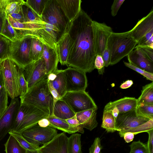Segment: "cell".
<instances>
[{
	"instance_id": "obj_1",
	"label": "cell",
	"mask_w": 153,
	"mask_h": 153,
	"mask_svg": "<svg viewBox=\"0 0 153 153\" xmlns=\"http://www.w3.org/2000/svg\"><path fill=\"white\" fill-rule=\"evenodd\" d=\"M93 20L82 9L69 24L66 32L71 44L67 65L90 72L94 69L96 56L94 47Z\"/></svg>"
},
{
	"instance_id": "obj_2",
	"label": "cell",
	"mask_w": 153,
	"mask_h": 153,
	"mask_svg": "<svg viewBox=\"0 0 153 153\" xmlns=\"http://www.w3.org/2000/svg\"><path fill=\"white\" fill-rule=\"evenodd\" d=\"M20 99V104L34 106L48 116L52 115L54 100L49 89L47 78L35 84Z\"/></svg>"
},
{
	"instance_id": "obj_3",
	"label": "cell",
	"mask_w": 153,
	"mask_h": 153,
	"mask_svg": "<svg viewBox=\"0 0 153 153\" xmlns=\"http://www.w3.org/2000/svg\"><path fill=\"white\" fill-rule=\"evenodd\" d=\"M137 45L129 31L123 33L112 32L108 40L107 47L109 50V65H115L127 56Z\"/></svg>"
},
{
	"instance_id": "obj_4",
	"label": "cell",
	"mask_w": 153,
	"mask_h": 153,
	"mask_svg": "<svg viewBox=\"0 0 153 153\" xmlns=\"http://www.w3.org/2000/svg\"><path fill=\"white\" fill-rule=\"evenodd\" d=\"M47 117L45 113L34 106L20 104L12 130L22 133Z\"/></svg>"
},
{
	"instance_id": "obj_5",
	"label": "cell",
	"mask_w": 153,
	"mask_h": 153,
	"mask_svg": "<svg viewBox=\"0 0 153 153\" xmlns=\"http://www.w3.org/2000/svg\"><path fill=\"white\" fill-rule=\"evenodd\" d=\"M19 66L12 59L8 58L1 62L0 70L4 88L11 99L20 95L18 84Z\"/></svg>"
},
{
	"instance_id": "obj_6",
	"label": "cell",
	"mask_w": 153,
	"mask_h": 153,
	"mask_svg": "<svg viewBox=\"0 0 153 153\" xmlns=\"http://www.w3.org/2000/svg\"><path fill=\"white\" fill-rule=\"evenodd\" d=\"M32 37L25 36L11 42L9 59L23 69L33 62L30 53Z\"/></svg>"
},
{
	"instance_id": "obj_7",
	"label": "cell",
	"mask_w": 153,
	"mask_h": 153,
	"mask_svg": "<svg viewBox=\"0 0 153 153\" xmlns=\"http://www.w3.org/2000/svg\"><path fill=\"white\" fill-rule=\"evenodd\" d=\"M41 19L42 21L54 26L63 36L66 33L70 22L56 0H48Z\"/></svg>"
},
{
	"instance_id": "obj_8",
	"label": "cell",
	"mask_w": 153,
	"mask_h": 153,
	"mask_svg": "<svg viewBox=\"0 0 153 153\" xmlns=\"http://www.w3.org/2000/svg\"><path fill=\"white\" fill-rule=\"evenodd\" d=\"M22 134L29 142L38 147L48 143L57 134L55 128L49 126L43 128L37 124L24 131Z\"/></svg>"
},
{
	"instance_id": "obj_9",
	"label": "cell",
	"mask_w": 153,
	"mask_h": 153,
	"mask_svg": "<svg viewBox=\"0 0 153 153\" xmlns=\"http://www.w3.org/2000/svg\"><path fill=\"white\" fill-rule=\"evenodd\" d=\"M61 99L76 113L92 108H98L94 100L85 91H68Z\"/></svg>"
},
{
	"instance_id": "obj_10",
	"label": "cell",
	"mask_w": 153,
	"mask_h": 153,
	"mask_svg": "<svg viewBox=\"0 0 153 153\" xmlns=\"http://www.w3.org/2000/svg\"><path fill=\"white\" fill-rule=\"evenodd\" d=\"M133 38L138 46H144L147 41L153 36V10L146 16L139 20L129 31Z\"/></svg>"
},
{
	"instance_id": "obj_11",
	"label": "cell",
	"mask_w": 153,
	"mask_h": 153,
	"mask_svg": "<svg viewBox=\"0 0 153 153\" xmlns=\"http://www.w3.org/2000/svg\"><path fill=\"white\" fill-rule=\"evenodd\" d=\"M149 120L138 115L135 108L126 112L119 114L116 119V130L120 136L122 137L126 131L143 124Z\"/></svg>"
},
{
	"instance_id": "obj_12",
	"label": "cell",
	"mask_w": 153,
	"mask_h": 153,
	"mask_svg": "<svg viewBox=\"0 0 153 153\" xmlns=\"http://www.w3.org/2000/svg\"><path fill=\"white\" fill-rule=\"evenodd\" d=\"M23 70L28 91L36 83L47 78L48 75L46 73L44 62L42 57L29 64Z\"/></svg>"
},
{
	"instance_id": "obj_13",
	"label": "cell",
	"mask_w": 153,
	"mask_h": 153,
	"mask_svg": "<svg viewBox=\"0 0 153 153\" xmlns=\"http://www.w3.org/2000/svg\"><path fill=\"white\" fill-rule=\"evenodd\" d=\"M63 70L66 81L67 92L85 91L88 85L85 72L71 67Z\"/></svg>"
},
{
	"instance_id": "obj_14",
	"label": "cell",
	"mask_w": 153,
	"mask_h": 153,
	"mask_svg": "<svg viewBox=\"0 0 153 153\" xmlns=\"http://www.w3.org/2000/svg\"><path fill=\"white\" fill-rule=\"evenodd\" d=\"M20 105L18 98L12 99L10 105L0 118V141L13 129Z\"/></svg>"
},
{
	"instance_id": "obj_15",
	"label": "cell",
	"mask_w": 153,
	"mask_h": 153,
	"mask_svg": "<svg viewBox=\"0 0 153 153\" xmlns=\"http://www.w3.org/2000/svg\"><path fill=\"white\" fill-rule=\"evenodd\" d=\"M94 47L96 55L101 56L107 46L108 39L113 32L111 28L104 23L93 20Z\"/></svg>"
},
{
	"instance_id": "obj_16",
	"label": "cell",
	"mask_w": 153,
	"mask_h": 153,
	"mask_svg": "<svg viewBox=\"0 0 153 153\" xmlns=\"http://www.w3.org/2000/svg\"><path fill=\"white\" fill-rule=\"evenodd\" d=\"M68 137L64 132L57 134L52 139L39 147L40 153H68Z\"/></svg>"
},
{
	"instance_id": "obj_17",
	"label": "cell",
	"mask_w": 153,
	"mask_h": 153,
	"mask_svg": "<svg viewBox=\"0 0 153 153\" xmlns=\"http://www.w3.org/2000/svg\"><path fill=\"white\" fill-rule=\"evenodd\" d=\"M129 63L149 73H153V62L149 59L141 48L137 45L127 56Z\"/></svg>"
},
{
	"instance_id": "obj_18",
	"label": "cell",
	"mask_w": 153,
	"mask_h": 153,
	"mask_svg": "<svg viewBox=\"0 0 153 153\" xmlns=\"http://www.w3.org/2000/svg\"><path fill=\"white\" fill-rule=\"evenodd\" d=\"M10 24L15 29L20 37L30 36H33L34 33L39 29L45 27V22L41 23H22L18 22L10 15H7Z\"/></svg>"
},
{
	"instance_id": "obj_19",
	"label": "cell",
	"mask_w": 153,
	"mask_h": 153,
	"mask_svg": "<svg viewBox=\"0 0 153 153\" xmlns=\"http://www.w3.org/2000/svg\"><path fill=\"white\" fill-rule=\"evenodd\" d=\"M42 57L44 62L47 74L48 75L51 73H55L58 70L57 65L59 62L57 49L44 44Z\"/></svg>"
},
{
	"instance_id": "obj_20",
	"label": "cell",
	"mask_w": 153,
	"mask_h": 153,
	"mask_svg": "<svg viewBox=\"0 0 153 153\" xmlns=\"http://www.w3.org/2000/svg\"><path fill=\"white\" fill-rule=\"evenodd\" d=\"M97 109L92 108L81 111L76 113L75 117L82 127L91 131L98 125L96 120Z\"/></svg>"
},
{
	"instance_id": "obj_21",
	"label": "cell",
	"mask_w": 153,
	"mask_h": 153,
	"mask_svg": "<svg viewBox=\"0 0 153 153\" xmlns=\"http://www.w3.org/2000/svg\"><path fill=\"white\" fill-rule=\"evenodd\" d=\"M137 99L134 97H125L114 101L108 103L105 106L104 110H109L116 107L119 113L126 112L136 108Z\"/></svg>"
},
{
	"instance_id": "obj_22",
	"label": "cell",
	"mask_w": 153,
	"mask_h": 153,
	"mask_svg": "<svg viewBox=\"0 0 153 153\" xmlns=\"http://www.w3.org/2000/svg\"><path fill=\"white\" fill-rule=\"evenodd\" d=\"M70 22L77 16L81 9V0H56Z\"/></svg>"
},
{
	"instance_id": "obj_23",
	"label": "cell",
	"mask_w": 153,
	"mask_h": 153,
	"mask_svg": "<svg viewBox=\"0 0 153 153\" xmlns=\"http://www.w3.org/2000/svg\"><path fill=\"white\" fill-rule=\"evenodd\" d=\"M46 118L49 121L50 126L64 132L69 134L76 132L82 134L84 133L83 128L80 126L77 127L72 126L68 124L65 120L58 118L53 115L48 116Z\"/></svg>"
},
{
	"instance_id": "obj_24",
	"label": "cell",
	"mask_w": 153,
	"mask_h": 153,
	"mask_svg": "<svg viewBox=\"0 0 153 153\" xmlns=\"http://www.w3.org/2000/svg\"><path fill=\"white\" fill-rule=\"evenodd\" d=\"M71 44V38L67 32H66L57 43L56 49L59 62L62 65H67Z\"/></svg>"
},
{
	"instance_id": "obj_25",
	"label": "cell",
	"mask_w": 153,
	"mask_h": 153,
	"mask_svg": "<svg viewBox=\"0 0 153 153\" xmlns=\"http://www.w3.org/2000/svg\"><path fill=\"white\" fill-rule=\"evenodd\" d=\"M75 114L63 100L61 99L54 102L52 115L66 120L74 117Z\"/></svg>"
},
{
	"instance_id": "obj_26",
	"label": "cell",
	"mask_w": 153,
	"mask_h": 153,
	"mask_svg": "<svg viewBox=\"0 0 153 153\" xmlns=\"http://www.w3.org/2000/svg\"><path fill=\"white\" fill-rule=\"evenodd\" d=\"M54 80L49 81L61 98L67 92L66 81L63 70H58Z\"/></svg>"
},
{
	"instance_id": "obj_27",
	"label": "cell",
	"mask_w": 153,
	"mask_h": 153,
	"mask_svg": "<svg viewBox=\"0 0 153 153\" xmlns=\"http://www.w3.org/2000/svg\"><path fill=\"white\" fill-rule=\"evenodd\" d=\"M81 134H72L68 139V153H82L81 150Z\"/></svg>"
},
{
	"instance_id": "obj_28",
	"label": "cell",
	"mask_w": 153,
	"mask_h": 153,
	"mask_svg": "<svg viewBox=\"0 0 153 153\" xmlns=\"http://www.w3.org/2000/svg\"><path fill=\"white\" fill-rule=\"evenodd\" d=\"M137 105L140 104H153V83L143 87L140 96L137 99Z\"/></svg>"
},
{
	"instance_id": "obj_29",
	"label": "cell",
	"mask_w": 153,
	"mask_h": 153,
	"mask_svg": "<svg viewBox=\"0 0 153 153\" xmlns=\"http://www.w3.org/2000/svg\"><path fill=\"white\" fill-rule=\"evenodd\" d=\"M22 11L25 23H36L44 22L26 4V1H25L22 5Z\"/></svg>"
},
{
	"instance_id": "obj_30",
	"label": "cell",
	"mask_w": 153,
	"mask_h": 153,
	"mask_svg": "<svg viewBox=\"0 0 153 153\" xmlns=\"http://www.w3.org/2000/svg\"><path fill=\"white\" fill-rule=\"evenodd\" d=\"M4 147L5 153H26L27 151L10 135L4 144Z\"/></svg>"
},
{
	"instance_id": "obj_31",
	"label": "cell",
	"mask_w": 153,
	"mask_h": 153,
	"mask_svg": "<svg viewBox=\"0 0 153 153\" xmlns=\"http://www.w3.org/2000/svg\"><path fill=\"white\" fill-rule=\"evenodd\" d=\"M116 120L109 111L104 110L101 127L105 129L107 132H114L116 131Z\"/></svg>"
},
{
	"instance_id": "obj_32",
	"label": "cell",
	"mask_w": 153,
	"mask_h": 153,
	"mask_svg": "<svg viewBox=\"0 0 153 153\" xmlns=\"http://www.w3.org/2000/svg\"><path fill=\"white\" fill-rule=\"evenodd\" d=\"M44 44L38 39L35 37H32L30 53L33 62L41 58L43 53Z\"/></svg>"
},
{
	"instance_id": "obj_33",
	"label": "cell",
	"mask_w": 153,
	"mask_h": 153,
	"mask_svg": "<svg viewBox=\"0 0 153 153\" xmlns=\"http://www.w3.org/2000/svg\"><path fill=\"white\" fill-rule=\"evenodd\" d=\"M11 41L0 34V61L9 59Z\"/></svg>"
},
{
	"instance_id": "obj_34",
	"label": "cell",
	"mask_w": 153,
	"mask_h": 153,
	"mask_svg": "<svg viewBox=\"0 0 153 153\" xmlns=\"http://www.w3.org/2000/svg\"><path fill=\"white\" fill-rule=\"evenodd\" d=\"M17 141L20 144L27 150L34 151L39 149L36 146L27 141L23 137L22 134L11 130L8 133Z\"/></svg>"
},
{
	"instance_id": "obj_35",
	"label": "cell",
	"mask_w": 153,
	"mask_h": 153,
	"mask_svg": "<svg viewBox=\"0 0 153 153\" xmlns=\"http://www.w3.org/2000/svg\"><path fill=\"white\" fill-rule=\"evenodd\" d=\"M48 0H27L26 4L41 18Z\"/></svg>"
},
{
	"instance_id": "obj_36",
	"label": "cell",
	"mask_w": 153,
	"mask_h": 153,
	"mask_svg": "<svg viewBox=\"0 0 153 153\" xmlns=\"http://www.w3.org/2000/svg\"><path fill=\"white\" fill-rule=\"evenodd\" d=\"M136 111L138 115L153 119V104H140L137 105Z\"/></svg>"
},
{
	"instance_id": "obj_37",
	"label": "cell",
	"mask_w": 153,
	"mask_h": 153,
	"mask_svg": "<svg viewBox=\"0 0 153 153\" xmlns=\"http://www.w3.org/2000/svg\"><path fill=\"white\" fill-rule=\"evenodd\" d=\"M24 1L23 0H9L5 10L7 15L20 13L22 11V5Z\"/></svg>"
},
{
	"instance_id": "obj_38",
	"label": "cell",
	"mask_w": 153,
	"mask_h": 153,
	"mask_svg": "<svg viewBox=\"0 0 153 153\" xmlns=\"http://www.w3.org/2000/svg\"><path fill=\"white\" fill-rule=\"evenodd\" d=\"M8 95L4 84L0 85V118L4 114L8 107Z\"/></svg>"
},
{
	"instance_id": "obj_39",
	"label": "cell",
	"mask_w": 153,
	"mask_h": 153,
	"mask_svg": "<svg viewBox=\"0 0 153 153\" xmlns=\"http://www.w3.org/2000/svg\"><path fill=\"white\" fill-rule=\"evenodd\" d=\"M152 129H153V119H150L143 124L126 131L125 133L129 132L133 133L135 135L140 133L147 132Z\"/></svg>"
},
{
	"instance_id": "obj_40",
	"label": "cell",
	"mask_w": 153,
	"mask_h": 153,
	"mask_svg": "<svg viewBox=\"0 0 153 153\" xmlns=\"http://www.w3.org/2000/svg\"><path fill=\"white\" fill-rule=\"evenodd\" d=\"M23 69L19 67L18 69V84L20 91V97L24 96L28 92L27 83L25 79Z\"/></svg>"
},
{
	"instance_id": "obj_41",
	"label": "cell",
	"mask_w": 153,
	"mask_h": 153,
	"mask_svg": "<svg viewBox=\"0 0 153 153\" xmlns=\"http://www.w3.org/2000/svg\"><path fill=\"white\" fill-rule=\"evenodd\" d=\"M129 146L130 148L129 153H149L146 144L140 140L133 141Z\"/></svg>"
},
{
	"instance_id": "obj_42",
	"label": "cell",
	"mask_w": 153,
	"mask_h": 153,
	"mask_svg": "<svg viewBox=\"0 0 153 153\" xmlns=\"http://www.w3.org/2000/svg\"><path fill=\"white\" fill-rule=\"evenodd\" d=\"M4 23L7 31L8 38L11 41H14L19 38L20 37L15 29L9 23L7 15L4 18Z\"/></svg>"
},
{
	"instance_id": "obj_43",
	"label": "cell",
	"mask_w": 153,
	"mask_h": 153,
	"mask_svg": "<svg viewBox=\"0 0 153 153\" xmlns=\"http://www.w3.org/2000/svg\"><path fill=\"white\" fill-rule=\"evenodd\" d=\"M125 66L136 71L145 77L147 79L153 81V73H149L144 70L136 67L129 62H123Z\"/></svg>"
},
{
	"instance_id": "obj_44",
	"label": "cell",
	"mask_w": 153,
	"mask_h": 153,
	"mask_svg": "<svg viewBox=\"0 0 153 153\" xmlns=\"http://www.w3.org/2000/svg\"><path fill=\"white\" fill-rule=\"evenodd\" d=\"M105 64L102 56L98 54L96 56L94 62V67L97 69L99 74L102 75L104 72Z\"/></svg>"
},
{
	"instance_id": "obj_45",
	"label": "cell",
	"mask_w": 153,
	"mask_h": 153,
	"mask_svg": "<svg viewBox=\"0 0 153 153\" xmlns=\"http://www.w3.org/2000/svg\"><path fill=\"white\" fill-rule=\"evenodd\" d=\"M102 149L100 138L97 137L89 149V153H102L101 151Z\"/></svg>"
},
{
	"instance_id": "obj_46",
	"label": "cell",
	"mask_w": 153,
	"mask_h": 153,
	"mask_svg": "<svg viewBox=\"0 0 153 153\" xmlns=\"http://www.w3.org/2000/svg\"><path fill=\"white\" fill-rule=\"evenodd\" d=\"M125 0H114L111 7V14L113 17L115 16Z\"/></svg>"
},
{
	"instance_id": "obj_47",
	"label": "cell",
	"mask_w": 153,
	"mask_h": 153,
	"mask_svg": "<svg viewBox=\"0 0 153 153\" xmlns=\"http://www.w3.org/2000/svg\"><path fill=\"white\" fill-rule=\"evenodd\" d=\"M145 55L151 61L153 62V48L147 46H138Z\"/></svg>"
},
{
	"instance_id": "obj_48",
	"label": "cell",
	"mask_w": 153,
	"mask_h": 153,
	"mask_svg": "<svg viewBox=\"0 0 153 153\" xmlns=\"http://www.w3.org/2000/svg\"><path fill=\"white\" fill-rule=\"evenodd\" d=\"M149 134V138L146 144L149 153H153V129L147 132Z\"/></svg>"
},
{
	"instance_id": "obj_49",
	"label": "cell",
	"mask_w": 153,
	"mask_h": 153,
	"mask_svg": "<svg viewBox=\"0 0 153 153\" xmlns=\"http://www.w3.org/2000/svg\"><path fill=\"white\" fill-rule=\"evenodd\" d=\"M102 56L104 62L105 67H108L109 65L110 54L109 50L107 46Z\"/></svg>"
},
{
	"instance_id": "obj_50",
	"label": "cell",
	"mask_w": 153,
	"mask_h": 153,
	"mask_svg": "<svg viewBox=\"0 0 153 153\" xmlns=\"http://www.w3.org/2000/svg\"><path fill=\"white\" fill-rule=\"evenodd\" d=\"M48 85L50 92L54 100V102L56 100L61 99V97L54 88L52 86L50 82L48 80Z\"/></svg>"
},
{
	"instance_id": "obj_51",
	"label": "cell",
	"mask_w": 153,
	"mask_h": 153,
	"mask_svg": "<svg viewBox=\"0 0 153 153\" xmlns=\"http://www.w3.org/2000/svg\"><path fill=\"white\" fill-rule=\"evenodd\" d=\"M9 15H10L13 18L18 22L22 23H25L22 11L19 13H13Z\"/></svg>"
},
{
	"instance_id": "obj_52",
	"label": "cell",
	"mask_w": 153,
	"mask_h": 153,
	"mask_svg": "<svg viewBox=\"0 0 153 153\" xmlns=\"http://www.w3.org/2000/svg\"><path fill=\"white\" fill-rule=\"evenodd\" d=\"M134 135H135L133 133L128 132L124 134L123 137L126 143H129L133 140Z\"/></svg>"
},
{
	"instance_id": "obj_53",
	"label": "cell",
	"mask_w": 153,
	"mask_h": 153,
	"mask_svg": "<svg viewBox=\"0 0 153 153\" xmlns=\"http://www.w3.org/2000/svg\"><path fill=\"white\" fill-rule=\"evenodd\" d=\"M65 120L68 124L72 126L77 127L80 126L79 122L75 116Z\"/></svg>"
},
{
	"instance_id": "obj_54",
	"label": "cell",
	"mask_w": 153,
	"mask_h": 153,
	"mask_svg": "<svg viewBox=\"0 0 153 153\" xmlns=\"http://www.w3.org/2000/svg\"><path fill=\"white\" fill-rule=\"evenodd\" d=\"M39 125L42 127L45 128L50 126V122L46 118H44L40 120L38 123Z\"/></svg>"
},
{
	"instance_id": "obj_55",
	"label": "cell",
	"mask_w": 153,
	"mask_h": 153,
	"mask_svg": "<svg viewBox=\"0 0 153 153\" xmlns=\"http://www.w3.org/2000/svg\"><path fill=\"white\" fill-rule=\"evenodd\" d=\"M133 84V81L131 80H128L122 83L120 86V88L126 89L130 87Z\"/></svg>"
},
{
	"instance_id": "obj_56",
	"label": "cell",
	"mask_w": 153,
	"mask_h": 153,
	"mask_svg": "<svg viewBox=\"0 0 153 153\" xmlns=\"http://www.w3.org/2000/svg\"><path fill=\"white\" fill-rule=\"evenodd\" d=\"M7 15L4 12L0 13V34L1 31L4 18Z\"/></svg>"
},
{
	"instance_id": "obj_57",
	"label": "cell",
	"mask_w": 153,
	"mask_h": 153,
	"mask_svg": "<svg viewBox=\"0 0 153 153\" xmlns=\"http://www.w3.org/2000/svg\"><path fill=\"white\" fill-rule=\"evenodd\" d=\"M108 111H109L111 113L115 120L119 114V111L116 107H114L110 110H108Z\"/></svg>"
},
{
	"instance_id": "obj_58",
	"label": "cell",
	"mask_w": 153,
	"mask_h": 153,
	"mask_svg": "<svg viewBox=\"0 0 153 153\" xmlns=\"http://www.w3.org/2000/svg\"><path fill=\"white\" fill-rule=\"evenodd\" d=\"M56 72L55 73H52L48 74L47 78L48 80L53 81L56 79L57 76Z\"/></svg>"
},
{
	"instance_id": "obj_59",
	"label": "cell",
	"mask_w": 153,
	"mask_h": 153,
	"mask_svg": "<svg viewBox=\"0 0 153 153\" xmlns=\"http://www.w3.org/2000/svg\"><path fill=\"white\" fill-rule=\"evenodd\" d=\"M26 153H40L38 149L34 151L27 150Z\"/></svg>"
},
{
	"instance_id": "obj_60",
	"label": "cell",
	"mask_w": 153,
	"mask_h": 153,
	"mask_svg": "<svg viewBox=\"0 0 153 153\" xmlns=\"http://www.w3.org/2000/svg\"><path fill=\"white\" fill-rule=\"evenodd\" d=\"M3 83V79L2 78L1 72L0 68V85Z\"/></svg>"
},
{
	"instance_id": "obj_61",
	"label": "cell",
	"mask_w": 153,
	"mask_h": 153,
	"mask_svg": "<svg viewBox=\"0 0 153 153\" xmlns=\"http://www.w3.org/2000/svg\"><path fill=\"white\" fill-rule=\"evenodd\" d=\"M4 12L1 9V6L0 4V13H1L2 12Z\"/></svg>"
},
{
	"instance_id": "obj_62",
	"label": "cell",
	"mask_w": 153,
	"mask_h": 153,
	"mask_svg": "<svg viewBox=\"0 0 153 153\" xmlns=\"http://www.w3.org/2000/svg\"><path fill=\"white\" fill-rule=\"evenodd\" d=\"M2 61H0V65H1V62Z\"/></svg>"
}]
</instances>
